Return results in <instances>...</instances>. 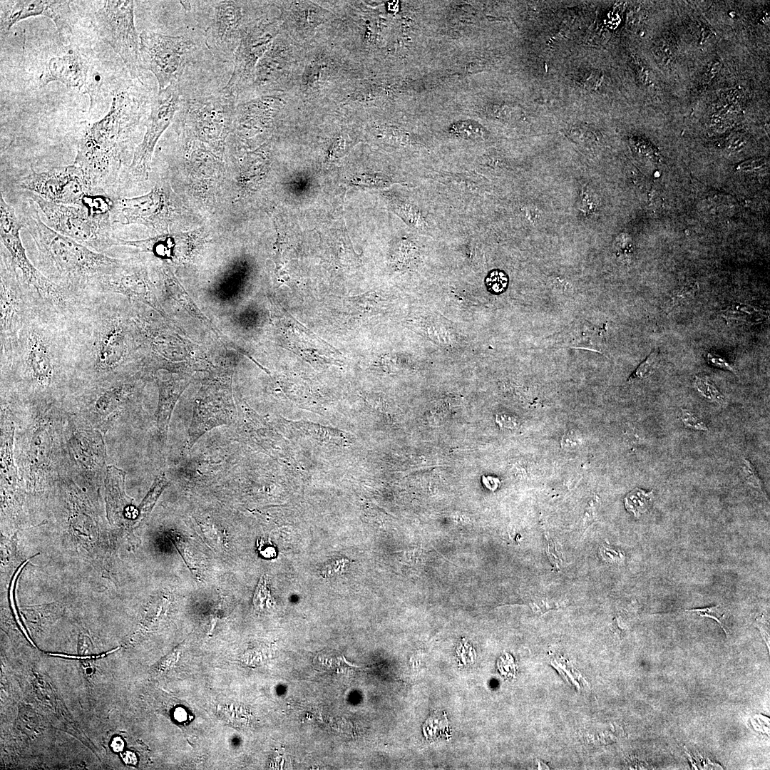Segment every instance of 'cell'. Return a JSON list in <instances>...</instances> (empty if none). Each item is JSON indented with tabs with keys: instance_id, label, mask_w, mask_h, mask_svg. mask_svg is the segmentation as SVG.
<instances>
[{
	"instance_id": "6da1fadb",
	"label": "cell",
	"mask_w": 770,
	"mask_h": 770,
	"mask_svg": "<svg viewBox=\"0 0 770 770\" xmlns=\"http://www.w3.org/2000/svg\"><path fill=\"white\" fill-rule=\"evenodd\" d=\"M128 309L118 294L88 293L76 314L66 321L71 363L100 379H108L130 356Z\"/></svg>"
},
{
	"instance_id": "7a4b0ae2",
	"label": "cell",
	"mask_w": 770,
	"mask_h": 770,
	"mask_svg": "<svg viewBox=\"0 0 770 770\" xmlns=\"http://www.w3.org/2000/svg\"><path fill=\"white\" fill-rule=\"evenodd\" d=\"M21 221L36 247L44 275L76 295L89 293L98 279L124 266L120 260L56 232L36 210H25Z\"/></svg>"
},
{
	"instance_id": "3957f363",
	"label": "cell",
	"mask_w": 770,
	"mask_h": 770,
	"mask_svg": "<svg viewBox=\"0 0 770 770\" xmlns=\"http://www.w3.org/2000/svg\"><path fill=\"white\" fill-rule=\"evenodd\" d=\"M71 363L66 321L38 307L20 332L9 367L21 366L40 391L51 386L58 367Z\"/></svg>"
},
{
	"instance_id": "277c9868",
	"label": "cell",
	"mask_w": 770,
	"mask_h": 770,
	"mask_svg": "<svg viewBox=\"0 0 770 770\" xmlns=\"http://www.w3.org/2000/svg\"><path fill=\"white\" fill-rule=\"evenodd\" d=\"M138 110L128 93L116 96L108 113L90 126L77 147L74 164L80 167L96 187L111 178L117 166L120 143L130 117Z\"/></svg>"
},
{
	"instance_id": "5b68a950",
	"label": "cell",
	"mask_w": 770,
	"mask_h": 770,
	"mask_svg": "<svg viewBox=\"0 0 770 770\" xmlns=\"http://www.w3.org/2000/svg\"><path fill=\"white\" fill-rule=\"evenodd\" d=\"M24 227L14 209L0 195V236L1 245L25 283L43 307L67 320L80 307L83 297L76 295L49 279L29 259L21 242Z\"/></svg>"
},
{
	"instance_id": "8992f818",
	"label": "cell",
	"mask_w": 770,
	"mask_h": 770,
	"mask_svg": "<svg viewBox=\"0 0 770 770\" xmlns=\"http://www.w3.org/2000/svg\"><path fill=\"white\" fill-rule=\"evenodd\" d=\"M0 274V339L1 363L9 366L21 331L35 310L43 306L35 293L25 283L1 248Z\"/></svg>"
},
{
	"instance_id": "52a82bcc",
	"label": "cell",
	"mask_w": 770,
	"mask_h": 770,
	"mask_svg": "<svg viewBox=\"0 0 770 770\" xmlns=\"http://www.w3.org/2000/svg\"><path fill=\"white\" fill-rule=\"evenodd\" d=\"M30 197L56 232L101 253L116 245L111 225L93 218L81 206L51 202L33 193Z\"/></svg>"
},
{
	"instance_id": "ba28073f",
	"label": "cell",
	"mask_w": 770,
	"mask_h": 770,
	"mask_svg": "<svg viewBox=\"0 0 770 770\" xmlns=\"http://www.w3.org/2000/svg\"><path fill=\"white\" fill-rule=\"evenodd\" d=\"M94 25L103 41L119 55L131 76L139 78L143 68L134 22V1H106L94 14Z\"/></svg>"
},
{
	"instance_id": "9c48e42d",
	"label": "cell",
	"mask_w": 770,
	"mask_h": 770,
	"mask_svg": "<svg viewBox=\"0 0 770 770\" xmlns=\"http://www.w3.org/2000/svg\"><path fill=\"white\" fill-rule=\"evenodd\" d=\"M139 38L143 68L154 74L159 91L178 83L195 48L193 41L148 31L141 32Z\"/></svg>"
},
{
	"instance_id": "30bf717a",
	"label": "cell",
	"mask_w": 770,
	"mask_h": 770,
	"mask_svg": "<svg viewBox=\"0 0 770 770\" xmlns=\"http://www.w3.org/2000/svg\"><path fill=\"white\" fill-rule=\"evenodd\" d=\"M279 21L257 20L247 22L235 53L234 69L224 91L235 96L250 83H253L256 66L279 34Z\"/></svg>"
},
{
	"instance_id": "8fae6325",
	"label": "cell",
	"mask_w": 770,
	"mask_h": 770,
	"mask_svg": "<svg viewBox=\"0 0 770 770\" xmlns=\"http://www.w3.org/2000/svg\"><path fill=\"white\" fill-rule=\"evenodd\" d=\"M21 188L45 200L64 205H78L96 187L78 166L70 165L41 173L33 171L19 183Z\"/></svg>"
},
{
	"instance_id": "7c38bea8",
	"label": "cell",
	"mask_w": 770,
	"mask_h": 770,
	"mask_svg": "<svg viewBox=\"0 0 770 770\" xmlns=\"http://www.w3.org/2000/svg\"><path fill=\"white\" fill-rule=\"evenodd\" d=\"M180 91L178 83H172L159 91L153 100L146 124V132L135 151L130 165V170L134 175L148 177L156 143L170 124L180 108Z\"/></svg>"
},
{
	"instance_id": "4fadbf2b",
	"label": "cell",
	"mask_w": 770,
	"mask_h": 770,
	"mask_svg": "<svg viewBox=\"0 0 770 770\" xmlns=\"http://www.w3.org/2000/svg\"><path fill=\"white\" fill-rule=\"evenodd\" d=\"M245 1H213V16L206 30L208 48L219 58L234 59L241 38V31L248 22L245 15Z\"/></svg>"
},
{
	"instance_id": "5bb4252c",
	"label": "cell",
	"mask_w": 770,
	"mask_h": 770,
	"mask_svg": "<svg viewBox=\"0 0 770 770\" xmlns=\"http://www.w3.org/2000/svg\"><path fill=\"white\" fill-rule=\"evenodd\" d=\"M236 101L223 89L215 95L190 99L185 106L186 120L201 135L221 138L234 121Z\"/></svg>"
},
{
	"instance_id": "9a60e30c",
	"label": "cell",
	"mask_w": 770,
	"mask_h": 770,
	"mask_svg": "<svg viewBox=\"0 0 770 770\" xmlns=\"http://www.w3.org/2000/svg\"><path fill=\"white\" fill-rule=\"evenodd\" d=\"M71 1H1V34L6 33L18 21L42 15L54 22L62 37L71 34L73 15Z\"/></svg>"
},
{
	"instance_id": "2e32d148",
	"label": "cell",
	"mask_w": 770,
	"mask_h": 770,
	"mask_svg": "<svg viewBox=\"0 0 770 770\" xmlns=\"http://www.w3.org/2000/svg\"><path fill=\"white\" fill-rule=\"evenodd\" d=\"M168 210L164 190L156 187L144 195L115 200L113 222L140 224L162 231L167 227Z\"/></svg>"
},
{
	"instance_id": "e0dca14e",
	"label": "cell",
	"mask_w": 770,
	"mask_h": 770,
	"mask_svg": "<svg viewBox=\"0 0 770 770\" xmlns=\"http://www.w3.org/2000/svg\"><path fill=\"white\" fill-rule=\"evenodd\" d=\"M291 47L283 36H277L258 61L254 85L261 91L279 88L287 76L292 60Z\"/></svg>"
},
{
	"instance_id": "ac0fdd59",
	"label": "cell",
	"mask_w": 770,
	"mask_h": 770,
	"mask_svg": "<svg viewBox=\"0 0 770 770\" xmlns=\"http://www.w3.org/2000/svg\"><path fill=\"white\" fill-rule=\"evenodd\" d=\"M277 4L282 11L281 27L301 38L312 34L332 15L329 11L312 2H277Z\"/></svg>"
},
{
	"instance_id": "d6986e66",
	"label": "cell",
	"mask_w": 770,
	"mask_h": 770,
	"mask_svg": "<svg viewBox=\"0 0 770 770\" xmlns=\"http://www.w3.org/2000/svg\"><path fill=\"white\" fill-rule=\"evenodd\" d=\"M88 66L83 57L76 53L51 58L43 83L58 81L68 88H81L87 77Z\"/></svg>"
},
{
	"instance_id": "ffe728a7",
	"label": "cell",
	"mask_w": 770,
	"mask_h": 770,
	"mask_svg": "<svg viewBox=\"0 0 770 770\" xmlns=\"http://www.w3.org/2000/svg\"><path fill=\"white\" fill-rule=\"evenodd\" d=\"M106 479V501L108 514L112 515L115 510L118 511L125 505V494L124 490L125 473L113 466H108Z\"/></svg>"
},
{
	"instance_id": "44dd1931",
	"label": "cell",
	"mask_w": 770,
	"mask_h": 770,
	"mask_svg": "<svg viewBox=\"0 0 770 770\" xmlns=\"http://www.w3.org/2000/svg\"><path fill=\"white\" fill-rule=\"evenodd\" d=\"M160 398L156 418L159 435L164 444L167 439L171 415L180 394H174V390L168 389L165 382L160 386Z\"/></svg>"
},
{
	"instance_id": "7402d4cb",
	"label": "cell",
	"mask_w": 770,
	"mask_h": 770,
	"mask_svg": "<svg viewBox=\"0 0 770 770\" xmlns=\"http://www.w3.org/2000/svg\"><path fill=\"white\" fill-rule=\"evenodd\" d=\"M14 426L8 416H4L1 425V472L5 480L14 483L16 472L13 462V436Z\"/></svg>"
},
{
	"instance_id": "603a6c76",
	"label": "cell",
	"mask_w": 770,
	"mask_h": 770,
	"mask_svg": "<svg viewBox=\"0 0 770 770\" xmlns=\"http://www.w3.org/2000/svg\"><path fill=\"white\" fill-rule=\"evenodd\" d=\"M97 393L94 403L95 409L99 414L108 415L111 414L123 401L127 389L125 385L116 384L109 385L101 391H98Z\"/></svg>"
},
{
	"instance_id": "cb8c5ba5",
	"label": "cell",
	"mask_w": 770,
	"mask_h": 770,
	"mask_svg": "<svg viewBox=\"0 0 770 770\" xmlns=\"http://www.w3.org/2000/svg\"><path fill=\"white\" fill-rule=\"evenodd\" d=\"M652 494L653 491L647 492L638 488L633 489L624 499L625 508L628 512L632 513L635 517L638 518L650 507Z\"/></svg>"
},
{
	"instance_id": "d4e9b609",
	"label": "cell",
	"mask_w": 770,
	"mask_h": 770,
	"mask_svg": "<svg viewBox=\"0 0 770 770\" xmlns=\"http://www.w3.org/2000/svg\"><path fill=\"white\" fill-rule=\"evenodd\" d=\"M723 317L727 319H736L748 322H759L762 320L764 313L754 307L736 303L723 312Z\"/></svg>"
},
{
	"instance_id": "484cf974",
	"label": "cell",
	"mask_w": 770,
	"mask_h": 770,
	"mask_svg": "<svg viewBox=\"0 0 770 770\" xmlns=\"http://www.w3.org/2000/svg\"><path fill=\"white\" fill-rule=\"evenodd\" d=\"M168 484L167 478L163 473L159 475L154 481L153 486L146 497L139 506L138 521L146 517L151 510L158 498Z\"/></svg>"
},
{
	"instance_id": "4316f807",
	"label": "cell",
	"mask_w": 770,
	"mask_h": 770,
	"mask_svg": "<svg viewBox=\"0 0 770 770\" xmlns=\"http://www.w3.org/2000/svg\"><path fill=\"white\" fill-rule=\"evenodd\" d=\"M698 289L699 287L697 282H690L684 284L677 289L670 297L667 307L668 311H672L677 307L687 304L688 302L692 300L695 297Z\"/></svg>"
},
{
	"instance_id": "83f0119b",
	"label": "cell",
	"mask_w": 770,
	"mask_h": 770,
	"mask_svg": "<svg viewBox=\"0 0 770 770\" xmlns=\"http://www.w3.org/2000/svg\"><path fill=\"white\" fill-rule=\"evenodd\" d=\"M450 132L461 138L471 140L482 138L485 134L480 125L470 121L458 122L452 125Z\"/></svg>"
},
{
	"instance_id": "f1b7e54d",
	"label": "cell",
	"mask_w": 770,
	"mask_h": 770,
	"mask_svg": "<svg viewBox=\"0 0 770 770\" xmlns=\"http://www.w3.org/2000/svg\"><path fill=\"white\" fill-rule=\"evenodd\" d=\"M695 386L697 391L707 400L711 402L723 404L725 398L713 382L707 376L695 377Z\"/></svg>"
},
{
	"instance_id": "f546056e",
	"label": "cell",
	"mask_w": 770,
	"mask_h": 770,
	"mask_svg": "<svg viewBox=\"0 0 770 770\" xmlns=\"http://www.w3.org/2000/svg\"><path fill=\"white\" fill-rule=\"evenodd\" d=\"M486 284L490 292L494 294H499L506 289L508 285V277L503 272L494 270L487 276Z\"/></svg>"
},
{
	"instance_id": "4dcf8cb0",
	"label": "cell",
	"mask_w": 770,
	"mask_h": 770,
	"mask_svg": "<svg viewBox=\"0 0 770 770\" xmlns=\"http://www.w3.org/2000/svg\"><path fill=\"white\" fill-rule=\"evenodd\" d=\"M657 351H652L646 358V359L642 361L636 369V370L630 376L627 381L631 382L634 380L641 379L646 377L653 368V366L657 359Z\"/></svg>"
},
{
	"instance_id": "1f68e13d",
	"label": "cell",
	"mask_w": 770,
	"mask_h": 770,
	"mask_svg": "<svg viewBox=\"0 0 770 770\" xmlns=\"http://www.w3.org/2000/svg\"><path fill=\"white\" fill-rule=\"evenodd\" d=\"M681 419L684 426L689 428L698 431H707L708 429L702 420L687 409H682Z\"/></svg>"
},
{
	"instance_id": "d6a6232c",
	"label": "cell",
	"mask_w": 770,
	"mask_h": 770,
	"mask_svg": "<svg viewBox=\"0 0 770 770\" xmlns=\"http://www.w3.org/2000/svg\"><path fill=\"white\" fill-rule=\"evenodd\" d=\"M742 470L746 481L755 488H761L762 483L759 477L758 473L753 466V464L749 460L744 458L743 460Z\"/></svg>"
},
{
	"instance_id": "836d02e7",
	"label": "cell",
	"mask_w": 770,
	"mask_h": 770,
	"mask_svg": "<svg viewBox=\"0 0 770 770\" xmlns=\"http://www.w3.org/2000/svg\"><path fill=\"white\" fill-rule=\"evenodd\" d=\"M719 605H717V606L711 607H706V608H702V609H692V610H685V611L688 612H692V613L697 614V615H699L701 617H710V618H712V619L715 620L719 624V625L722 627V628L725 632V633L727 635V631L726 628L724 627V624H723V622L722 621V615L720 614V611H719Z\"/></svg>"
},
{
	"instance_id": "e575fe53",
	"label": "cell",
	"mask_w": 770,
	"mask_h": 770,
	"mask_svg": "<svg viewBox=\"0 0 770 770\" xmlns=\"http://www.w3.org/2000/svg\"><path fill=\"white\" fill-rule=\"evenodd\" d=\"M270 592L267 587L266 578L262 577L255 592L254 602L257 605H262L268 600Z\"/></svg>"
},
{
	"instance_id": "d590c367",
	"label": "cell",
	"mask_w": 770,
	"mask_h": 770,
	"mask_svg": "<svg viewBox=\"0 0 770 770\" xmlns=\"http://www.w3.org/2000/svg\"><path fill=\"white\" fill-rule=\"evenodd\" d=\"M707 359L709 364L712 366L724 370L730 371L734 374L736 373L734 367L731 366L724 359L719 356V355L712 353H708L707 356Z\"/></svg>"
},
{
	"instance_id": "8d00e7d4",
	"label": "cell",
	"mask_w": 770,
	"mask_h": 770,
	"mask_svg": "<svg viewBox=\"0 0 770 770\" xmlns=\"http://www.w3.org/2000/svg\"><path fill=\"white\" fill-rule=\"evenodd\" d=\"M347 562L346 560H337L335 562L329 563L327 565L326 568H324V574L327 575H333L337 573H340L346 566Z\"/></svg>"
},
{
	"instance_id": "74e56055",
	"label": "cell",
	"mask_w": 770,
	"mask_h": 770,
	"mask_svg": "<svg viewBox=\"0 0 770 770\" xmlns=\"http://www.w3.org/2000/svg\"><path fill=\"white\" fill-rule=\"evenodd\" d=\"M553 543H554L551 540H548L547 553L550 561L553 562L556 567H558L560 563H561V561H560V556L556 555L558 554H556L555 548V549L553 548L555 545Z\"/></svg>"
},
{
	"instance_id": "f35d334b",
	"label": "cell",
	"mask_w": 770,
	"mask_h": 770,
	"mask_svg": "<svg viewBox=\"0 0 770 770\" xmlns=\"http://www.w3.org/2000/svg\"><path fill=\"white\" fill-rule=\"evenodd\" d=\"M186 715H187V714L184 711V709H178L175 711V716L176 719H178V721L185 720V718H186Z\"/></svg>"
},
{
	"instance_id": "ab89813d",
	"label": "cell",
	"mask_w": 770,
	"mask_h": 770,
	"mask_svg": "<svg viewBox=\"0 0 770 770\" xmlns=\"http://www.w3.org/2000/svg\"><path fill=\"white\" fill-rule=\"evenodd\" d=\"M113 744V747L117 751L123 748V742L120 739L114 740Z\"/></svg>"
}]
</instances>
